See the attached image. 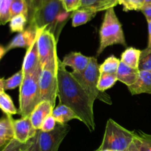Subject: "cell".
I'll list each match as a JSON object with an SVG mask.
<instances>
[{"mask_svg":"<svg viewBox=\"0 0 151 151\" xmlns=\"http://www.w3.org/2000/svg\"><path fill=\"white\" fill-rule=\"evenodd\" d=\"M41 64L32 73L25 75L19 88V114L22 117L30 116L32 111L41 102L39 78Z\"/></svg>","mask_w":151,"mask_h":151,"instance_id":"cell-3","label":"cell"},{"mask_svg":"<svg viewBox=\"0 0 151 151\" xmlns=\"http://www.w3.org/2000/svg\"><path fill=\"white\" fill-rule=\"evenodd\" d=\"M52 115L54 116L57 123L60 124V125L66 124L72 119H76L79 120V118L77 116L76 114L70 108L64 105L58 104L57 107L53 109Z\"/></svg>","mask_w":151,"mask_h":151,"instance_id":"cell-19","label":"cell"},{"mask_svg":"<svg viewBox=\"0 0 151 151\" xmlns=\"http://www.w3.org/2000/svg\"><path fill=\"white\" fill-rule=\"evenodd\" d=\"M95 151H114V150H99V149H97V150Z\"/></svg>","mask_w":151,"mask_h":151,"instance_id":"cell-43","label":"cell"},{"mask_svg":"<svg viewBox=\"0 0 151 151\" xmlns=\"http://www.w3.org/2000/svg\"><path fill=\"white\" fill-rule=\"evenodd\" d=\"M54 107L48 101H41L31 113L29 118L35 130H40L43 121L49 115L52 114Z\"/></svg>","mask_w":151,"mask_h":151,"instance_id":"cell-14","label":"cell"},{"mask_svg":"<svg viewBox=\"0 0 151 151\" xmlns=\"http://www.w3.org/2000/svg\"><path fill=\"white\" fill-rule=\"evenodd\" d=\"M145 4V0H119V4L122 5L124 11H141Z\"/></svg>","mask_w":151,"mask_h":151,"instance_id":"cell-31","label":"cell"},{"mask_svg":"<svg viewBox=\"0 0 151 151\" xmlns=\"http://www.w3.org/2000/svg\"><path fill=\"white\" fill-rule=\"evenodd\" d=\"M117 80L127 86H131L135 83L139 76V70L133 69L120 61L119 69L116 72Z\"/></svg>","mask_w":151,"mask_h":151,"instance_id":"cell-18","label":"cell"},{"mask_svg":"<svg viewBox=\"0 0 151 151\" xmlns=\"http://www.w3.org/2000/svg\"><path fill=\"white\" fill-rule=\"evenodd\" d=\"M11 4L12 0H0V25L10 22Z\"/></svg>","mask_w":151,"mask_h":151,"instance_id":"cell-30","label":"cell"},{"mask_svg":"<svg viewBox=\"0 0 151 151\" xmlns=\"http://www.w3.org/2000/svg\"><path fill=\"white\" fill-rule=\"evenodd\" d=\"M13 121L11 115L5 114L0 119V147L5 146L14 138Z\"/></svg>","mask_w":151,"mask_h":151,"instance_id":"cell-17","label":"cell"},{"mask_svg":"<svg viewBox=\"0 0 151 151\" xmlns=\"http://www.w3.org/2000/svg\"><path fill=\"white\" fill-rule=\"evenodd\" d=\"M23 71L21 69L18 72L12 75L10 78L4 80V88L5 90H12L17 87H20L24 79Z\"/></svg>","mask_w":151,"mask_h":151,"instance_id":"cell-27","label":"cell"},{"mask_svg":"<svg viewBox=\"0 0 151 151\" xmlns=\"http://www.w3.org/2000/svg\"><path fill=\"white\" fill-rule=\"evenodd\" d=\"M71 73L83 87L93 101H95V100L98 99L109 105L112 104L111 99L109 95L105 94L104 92H101L97 88V83L100 73V65L97 63L96 58L91 57L89 64L83 72L78 73L71 72Z\"/></svg>","mask_w":151,"mask_h":151,"instance_id":"cell-6","label":"cell"},{"mask_svg":"<svg viewBox=\"0 0 151 151\" xmlns=\"http://www.w3.org/2000/svg\"><path fill=\"white\" fill-rule=\"evenodd\" d=\"M63 8L68 13H73L81 7V0H60Z\"/></svg>","mask_w":151,"mask_h":151,"instance_id":"cell-34","label":"cell"},{"mask_svg":"<svg viewBox=\"0 0 151 151\" xmlns=\"http://www.w3.org/2000/svg\"><path fill=\"white\" fill-rule=\"evenodd\" d=\"M125 151H139V149L137 148V145H135V143L133 142L130 145L129 147H128Z\"/></svg>","mask_w":151,"mask_h":151,"instance_id":"cell-38","label":"cell"},{"mask_svg":"<svg viewBox=\"0 0 151 151\" xmlns=\"http://www.w3.org/2000/svg\"><path fill=\"white\" fill-rule=\"evenodd\" d=\"M96 13L86 9H78L72 13V24L74 27L85 24L90 22Z\"/></svg>","mask_w":151,"mask_h":151,"instance_id":"cell-21","label":"cell"},{"mask_svg":"<svg viewBox=\"0 0 151 151\" xmlns=\"http://www.w3.org/2000/svg\"><path fill=\"white\" fill-rule=\"evenodd\" d=\"M71 127L68 124H58L55 128L49 132L38 130V139L41 151H58L60 144L70 131Z\"/></svg>","mask_w":151,"mask_h":151,"instance_id":"cell-8","label":"cell"},{"mask_svg":"<svg viewBox=\"0 0 151 151\" xmlns=\"http://www.w3.org/2000/svg\"><path fill=\"white\" fill-rule=\"evenodd\" d=\"M141 11L145 16L147 22L151 21V3L150 4H145L142 8Z\"/></svg>","mask_w":151,"mask_h":151,"instance_id":"cell-37","label":"cell"},{"mask_svg":"<svg viewBox=\"0 0 151 151\" xmlns=\"http://www.w3.org/2000/svg\"><path fill=\"white\" fill-rule=\"evenodd\" d=\"M145 4H150L151 0H145Z\"/></svg>","mask_w":151,"mask_h":151,"instance_id":"cell-42","label":"cell"},{"mask_svg":"<svg viewBox=\"0 0 151 151\" xmlns=\"http://www.w3.org/2000/svg\"><path fill=\"white\" fill-rule=\"evenodd\" d=\"M37 46L41 66H43L57 51L58 42L54 35L43 27L37 29Z\"/></svg>","mask_w":151,"mask_h":151,"instance_id":"cell-9","label":"cell"},{"mask_svg":"<svg viewBox=\"0 0 151 151\" xmlns=\"http://www.w3.org/2000/svg\"><path fill=\"white\" fill-rule=\"evenodd\" d=\"M72 13L65 10L60 0H42L29 25L36 29L46 28L58 42L60 32L70 16L72 17Z\"/></svg>","mask_w":151,"mask_h":151,"instance_id":"cell-2","label":"cell"},{"mask_svg":"<svg viewBox=\"0 0 151 151\" xmlns=\"http://www.w3.org/2000/svg\"><path fill=\"white\" fill-rule=\"evenodd\" d=\"M37 29L32 26H28L23 32H19L10 41L8 45L5 47V51L7 52L10 50L16 48L28 49L32 46L36 38Z\"/></svg>","mask_w":151,"mask_h":151,"instance_id":"cell-11","label":"cell"},{"mask_svg":"<svg viewBox=\"0 0 151 151\" xmlns=\"http://www.w3.org/2000/svg\"><path fill=\"white\" fill-rule=\"evenodd\" d=\"M24 15L28 17V9L25 0H12L10 7V19L18 15Z\"/></svg>","mask_w":151,"mask_h":151,"instance_id":"cell-28","label":"cell"},{"mask_svg":"<svg viewBox=\"0 0 151 151\" xmlns=\"http://www.w3.org/2000/svg\"><path fill=\"white\" fill-rule=\"evenodd\" d=\"M27 17L24 15H18L11 18L9 22L11 32H21L24 30L26 24L27 23Z\"/></svg>","mask_w":151,"mask_h":151,"instance_id":"cell-26","label":"cell"},{"mask_svg":"<svg viewBox=\"0 0 151 151\" xmlns=\"http://www.w3.org/2000/svg\"><path fill=\"white\" fill-rule=\"evenodd\" d=\"M135 131H131L109 119L106 122L104 137L99 150L125 151L134 142Z\"/></svg>","mask_w":151,"mask_h":151,"instance_id":"cell-5","label":"cell"},{"mask_svg":"<svg viewBox=\"0 0 151 151\" xmlns=\"http://www.w3.org/2000/svg\"><path fill=\"white\" fill-rule=\"evenodd\" d=\"M38 131L37 134H35V137L30 139V145L29 147V151H41L40 150L39 145H38Z\"/></svg>","mask_w":151,"mask_h":151,"instance_id":"cell-36","label":"cell"},{"mask_svg":"<svg viewBox=\"0 0 151 151\" xmlns=\"http://www.w3.org/2000/svg\"><path fill=\"white\" fill-rule=\"evenodd\" d=\"M13 127L14 139L23 144H26L32 139L38 131L32 125L29 116L13 119Z\"/></svg>","mask_w":151,"mask_h":151,"instance_id":"cell-10","label":"cell"},{"mask_svg":"<svg viewBox=\"0 0 151 151\" xmlns=\"http://www.w3.org/2000/svg\"><path fill=\"white\" fill-rule=\"evenodd\" d=\"M115 44L127 46L122 24L113 7L106 10L105 13L100 29V45L97 55H100L108 47Z\"/></svg>","mask_w":151,"mask_h":151,"instance_id":"cell-4","label":"cell"},{"mask_svg":"<svg viewBox=\"0 0 151 151\" xmlns=\"http://www.w3.org/2000/svg\"><path fill=\"white\" fill-rule=\"evenodd\" d=\"M120 60L115 57L114 55H111L105 60V61L100 66V74H116L119 69Z\"/></svg>","mask_w":151,"mask_h":151,"instance_id":"cell-22","label":"cell"},{"mask_svg":"<svg viewBox=\"0 0 151 151\" xmlns=\"http://www.w3.org/2000/svg\"><path fill=\"white\" fill-rule=\"evenodd\" d=\"M117 81L116 74H100L97 88L101 92H105L106 90L112 88Z\"/></svg>","mask_w":151,"mask_h":151,"instance_id":"cell-25","label":"cell"},{"mask_svg":"<svg viewBox=\"0 0 151 151\" xmlns=\"http://www.w3.org/2000/svg\"><path fill=\"white\" fill-rule=\"evenodd\" d=\"M4 78H0V92L4 91Z\"/></svg>","mask_w":151,"mask_h":151,"instance_id":"cell-41","label":"cell"},{"mask_svg":"<svg viewBox=\"0 0 151 151\" xmlns=\"http://www.w3.org/2000/svg\"><path fill=\"white\" fill-rule=\"evenodd\" d=\"M117 4H119V0H81L80 8L89 10L97 13L113 8Z\"/></svg>","mask_w":151,"mask_h":151,"instance_id":"cell-16","label":"cell"},{"mask_svg":"<svg viewBox=\"0 0 151 151\" xmlns=\"http://www.w3.org/2000/svg\"><path fill=\"white\" fill-rule=\"evenodd\" d=\"M39 65V55H38L36 38H35L33 44L27 50L26 55H25L24 58L22 68V70L23 71L24 76L32 73Z\"/></svg>","mask_w":151,"mask_h":151,"instance_id":"cell-13","label":"cell"},{"mask_svg":"<svg viewBox=\"0 0 151 151\" xmlns=\"http://www.w3.org/2000/svg\"><path fill=\"white\" fill-rule=\"evenodd\" d=\"M58 52L41 66L39 78L41 101H48L55 107L58 97Z\"/></svg>","mask_w":151,"mask_h":151,"instance_id":"cell-7","label":"cell"},{"mask_svg":"<svg viewBox=\"0 0 151 151\" xmlns=\"http://www.w3.org/2000/svg\"><path fill=\"white\" fill-rule=\"evenodd\" d=\"M29 143H30V140L26 144H23L13 138L4 146L1 151H24L28 148Z\"/></svg>","mask_w":151,"mask_h":151,"instance_id":"cell-32","label":"cell"},{"mask_svg":"<svg viewBox=\"0 0 151 151\" xmlns=\"http://www.w3.org/2000/svg\"><path fill=\"white\" fill-rule=\"evenodd\" d=\"M148 23V47H151V21Z\"/></svg>","mask_w":151,"mask_h":151,"instance_id":"cell-39","label":"cell"},{"mask_svg":"<svg viewBox=\"0 0 151 151\" xmlns=\"http://www.w3.org/2000/svg\"><path fill=\"white\" fill-rule=\"evenodd\" d=\"M56 125H57V122H56L55 119L52 115L50 114L47 116L43 121L40 130L43 132H49V131H52L55 128Z\"/></svg>","mask_w":151,"mask_h":151,"instance_id":"cell-33","label":"cell"},{"mask_svg":"<svg viewBox=\"0 0 151 151\" xmlns=\"http://www.w3.org/2000/svg\"><path fill=\"white\" fill-rule=\"evenodd\" d=\"M29 145H30V143H29ZM29 147H28V148H27L26 150H24V151H29Z\"/></svg>","mask_w":151,"mask_h":151,"instance_id":"cell-44","label":"cell"},{"mask_svg":"<svg viewBox=\"0 0 151 151\" xmlns=\"http://www.w3.org/2000/svg\"><path fill=\"white\" fill-rule=\"evenodd\" d=\"M134 142L139 151H151V135L142 131H135Z\"/></svg>","mask_w":151,"mask_h":151,"instance_id":"cell-23","label":"cell"},{"mask_svg":"<svg viewBox=\"0 0 151 151\" xmlns=\"http://www.w3.org/2000/svg\"><path fill=\"white\" fill-rule=\"evenodd\" d=\"M91 57L83 55L81 52H72L64 56L62 63L65 66H69L72 69V72L81 73L87 68Z\"/></svg>","mask_w":151,"mask_h":151,"instance_id":"cell-12","label":"cell"},{"mask_svg":"<svg viewBox=\"0 0 151 151\" xmlns=\"http://www.w3.org/2000/svg\"><path fill=\"white\" fill-rule=\"evenodd\" d=\"M58 97L59 104L70 108L91 132L95 130L94 101L83 87L68 72L58 58Z\"/></svg>","mask_w":151,"mask_h":151,"instance_id":"cell-1","label":"cell"},{"mask_svg":"<svg viewBox=\"0 0 151 151\" xmlns=\"http://www.w3.org/2000/svg\"><path fill=\"white\" fill-rule=\"evenodd\" d=\"M5 53H6L5 48L3 47H1V46H0V60H1V58L4 55V54H5Z\"/></svg>","mask_w":151,"mask_h":151,"instance_id":"cell-40","label":"cell"},{"mask_svg":"<svg viewBox=\"0 0 151 151\" xmlns=\"http://www.w3.org/2000/svg\"><path fill=\"white\" fill-rule=\"evenodd\" d=\"M138 70L151 72V47L141 50Z\"/></svg>","mask_w":151,"mask_h":151,"instance_id":"cell-29","label":"cell"},{"mask_svg":"<svg viewBox=\"0 0 151 151\" xmlns=\"http://www.w3.org/2000/svg\"><path fill=\"white\" fill-rule=\"evenodd\" d=\"M25 1H26L27 6L28 9L27 20L28 22H29L32 19L35 11L39 7L40 4H41L42 0H25Z\"/></svg>","mask_w":151,"mask_h":151,"instance_id":"cell-35","label":"cell"},{"mask_svg":"<svg viewBox=\"0 0 151 151\" xmlns=\"http://www.w3.org/2000/svg\"><path fill=\"white\" fill-rule=\"evenodd\" d=\"M0 109L5 114L13 115L19 113V111L15 107L11 97L6 94L5 91L0 92Z\"/></svg>","mask_w":151,"mask_h":151,"instance_id":"cell-24","label":"cell"},{"mask_svg":"<svg viewBox=\"0 0 151 151\" xmlns=\"http://www.w3.org/2000/svg\"><path fill=\"white\" fill-rule=\"evenodd\" d=\"M128 90L132 95L140 94H151V72L139 71V76L135 83L128 86Z\"/></svg>","mask_w":151,"mask_h":151,"instance_id":"cell-15","label":"cell"},{"mask_svg":"<svg viewBox=\"0 0 151 151\" xmlns=\"http://www.w3.org/2000/svg\"><path fill=\"white\" fill-rule=\"evenodd\" d=\"M141 50L134 47H128L121 55L120 61L129 67L138 69Z\"/></svg>","mask_w":151,"mask_h":151,"instance_id":"cell-20","label":"cell"}]
</instances>
